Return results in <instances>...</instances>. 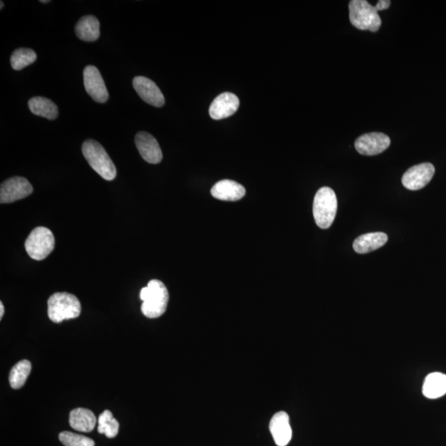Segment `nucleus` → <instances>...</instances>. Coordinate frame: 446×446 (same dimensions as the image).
Segmentation results:
<instances>
[{
    "mask_svg": "<svg viewBox=\"0 0 446 446\" xmlns=\"http://www.w3.org/2000/svg\"><path fill=\"white\" fill-rule=\"evenodd\" d=\"M143 301L142 311L148 319H157L165 314L168 299V292L163 282L152 280L140 292Z\"/></svg>",
    "mask_w": 446,
    "mask_h": 446,
    "instance_id": "nucleus-1",
    "label": "nucleus"
},
{
    "mask_svg": "<svg viewBox=\"0 0 446 446\" xmlns=\"http://www.w3.org/2000/svg\"><path fill=\"white\" fill-rule=\"evenodd\" d=\"M82 153L88 165L104 180L112 181L116 178V166L101 144L89 139L83 143Z\"/></svg>",
    "mask_w": 446,
    "mask_h": 446,
    "instance_id": "nucleus-2",
    "label": "nucleus"
},
{
    "mask_svg": "<svg viewBox=\"0 0 446 446\" xmlns=\"http://www.w3.org/2000/svg\"><path fill=\"white\" fill-rule=\"evenodd\" d=\"M47 305L49 319L55 324L77 319L81 315V302L76 296L69 292H56L49 297Z\"/></svg>",
    "mask_w": 446,
    "mask_h": 446,
    "instance_id": "nucleus-3",
    "label": "nucleus"
},
{
    "mask_svg": "<svg viewBox=\"0 0 446 446\" xmlns=\"http://www.w3.org/2000/svg\"><path fill=\"white\" fill-rule=\"evenodd\" d=\"M312 212L317 226L321 229L329 228L335 220L337 212V198L334 190L329 187L321 188L316 193Z\"/></svg>",
    "mask_w": 446,
    "mask_h": 446,
    "instance_id": "nucleus-4",
    "label": "nucleus"
},
{
    "mask_svg": "<svg viewBox=\"0 0 446 446\" xmlns=\"http://www.w3.org/2000/svg\"><path fill=\"white\" fill-rule=\"evenodd\" d=\"M349 13L350 23L356 28L373 33L379 31L382 20L378 10L366 0H351Z\"/></svg>",
    "mask_w": 446,
    "mask_h": 446,
    "instance_id": "nucleus-5",
    "label": "nucleus"
},
{
    "mask_svg": "<svg viewBox=\"0 0 446 446\" xmlns=\"http://www.w3.org/2000/svg\"><path fill=\"white\" fill-rule=\"evenodd\" d=\"M54 247L53 233L44 227L34 228L25 241V249L28 256L35 261L46 259L54 250Z\"/></svg>",
    "mask_w": 446,
    "mask_h": 446,
    "instance_id": "nucleus-6",
    "label": "nucleus"
},
{
    "mask_svg": "<svg viewBox=\"0 0 446 446\" xmlns=\"http://www.w3.org/2000/svg\"><path fill=\"white\" fill-rule=\"evenodd\" d=\"M33 188L26 178L14 176L0 186V202L11 203L31 195Z\"/></svg>",
    "mask_w": 446,
    "mask_h": 446,
    "instance_id": "nucleus-7",
    "label": "nucleus"
},
{
    "mask_svg": "<svg viewBox=\"0 0 446 446\" xmlns=\"http://www.w3.org/2000/svg\"><path fill=\"white\" fill-rule=\"evenodd\" d=\"M433 164L423 163L408 168L401 178L403 185L409 190H419L428 185L434 176Z\"/></svg>",
    "mask_w": 446,
    "mask_h": 446,
    "instance_id": "nucleus-8",
    "label": "nucleus"
},
{
    "mask_svg": "<svg viewBox=\"0 0 446 446\" xmlns=\"http://www.w3.org/2000/svg\"><path fill=\"white\" fill-rule=\"evenodd\" d=\"M390 144V138L386 134L370 132L357 138L355 147L361 155L376 156L386 151L389 147Z\"/></svg>",
    "mask_w": 446,
    "mask_h": 446,
    "instance_id": "nucleus-9",
    "label": "nucleus"
},
{
    "mask_svg": "<svg viewBox=\"0 0 446 446\" xmlns=\"http://www.w3.org/2000/svg\"><path fill=\"white\" fill-rule=\"evenodd\" d=\"M84 88L94 101L103 103L108 99V92L105 83L98 69L93 66H88L84 69Z\"/></svg>",
    "mask_w": 446,
    "mask_h": 446,
    "instance_id": "nucleus-10",
    "label": "nucleus"
},
{
    "mask_svg": "<svg viewBox=\"0 0 446 446\" xmlns=\"http://www.w3.org/2000/svg\"><path fill=\"white\" fill-rule=\"evenodd\" d=\"M133 87L142 101L155 107H162L165 104V98L160 88L151 79L144 76L133 79Z\"/></svg>",
    "mask_w": 446,
    "mask_h": 446,
    "instance_id": "nucleus-11",
    "label": "nucleus"
},
{
    "mask_svg": "<svg viewBox=\"0 0 446 446\" xmlns=\"http://www.w3.org/2000/svg\"><path fill=\"white\" fill-rule=\"evenodd\" d=\"M135 143L139 153L147 162L159 164L162 161L163 154L156 139L146 132H138Z\"/></svg>",
    "mask_w": 446,
    "mask_h": 446,
    "instance_id": "nucleus-12",
    "label": "nucleus"
},
{
    "mask_svg": "<svg viewBox=\"0 0 446 446\" xmlns=\"http://www.w3.org/2000/svg\"><path fill=\"white\" fill-rule=\"evenodd\" d=\"M239 98L234 93L226 92L218 96L210 108V115L215 120H221L234 114L239 108Z\"/></svg>",
    "mask_w": 446,
    "mask_h": 446,
    "instance_id": "nucleus-13",
    "label": "nucleus"
},
{
    "mask_svg": "<svg viewBox=\"0 0 446 446\" xmlns=\"http://www.w3.org/2000/svg\"><path fill=\"white\" fill-rule=\"evenodd\" d=\"M270 430L278 446H286L292 439L290 416L285 411H279L273 416Z\"/></svg>",
    "mask_w": 446,
    "mask_h": 446,
    "instance_id": "nucleus-14",
    "label": "nucleus"
},
{
    "mask_svg": "<svg viewBox=\"0 0 446 446\" xmlns=\"http://www.w3.org/2000/svg\"><path fill=\"white\" fill-rule=\"evenodd\" d=\"M211 195L217 200L234 202L246 195V188L236 181L223 180L212 188Z\"/></svg>",
    "mask_w": 446,
    "mask_h": 446,
    "instance_id": "nucleus-15",
    "label": "nucleus"
},
{
    "mask_svg": "<svg viewBox=\"0 0 446 446\" xmlns=\"http://www.w3.org/2000/svg\"><path fill=\"white\" fill-rule=\"evenodd\" d=\"M388 241V236L384 232H370L357 237L353 243L355 252L366 254L379 249Z\"/></svg>",
    "mask_w": 446,
    "mask_h": 446,
    "instance_id": "nucleus-16",
    "label": "nucleus"
},
{
    "mask_svg": "<svg viewBox=\"0 0 446 446\" xmlns=\"http://www.w3.org/2000/svg\"><path fill=\"white\" fill-rule=\"evenodd\" d=\"M97 423L96 416L92 411L86 408H76L69 413V425L74 430L81 433H91Z\"/></svg>",
    "mask_w": 446,
    "mask_h": 446,
    "instance_id": "nucleus-17",
    "label": "nucleus"
},
{
    "mask_svg": "<svg viewBox=\"0 0 446 446\" xmlns=\"http://www.w3.org/2000/svg\"><path fill=\"white\" fill-rule=\"evenodd\" d=\"M101 23L92 15L82 17L76 26V36L84 42H96L101 36Z\"/></svg>",
    "mask_w": 446,
    "mask_h": 446,
    "instance_id": "nucleus-18",
    "label": "nucleus"
},
{
    "mask_svg": "<svg viewBox=\"0 0 446 446\" xmlns=\"http://www.w3.org/2000/svg\"><path fill=\"white\" fill-rule=\"evenodd\" d=\"M423 393L425 398L439 399L446 394V374L435 372L426 376Z\"/></svg>",
    "mask_w": 446,
    "mask_h": 446,
    "instance_id": "nucleus-19",
    "label": "nucleus"
},
{
    "mask_svg": "<svg viewBox=\"0 0 446 446\" xmlns=\"http://www.w3.org/2000/svg\"><path fill=\"white\" fill-rule=\"evenodd\" d=\"M28 107L35 115L54 120L58 116V108L49 98L44 97H33L28 101Z\"/></svg>",
    "mask_w": 446,
    "mask_h": 446,
    "instance_id": "nucleus-20",
    "label": "nucleus"
},
{
    "mask_svg": "<svg viewBox=\"0 0 446 446\" xmlns=\"http://www.w3.org/2000/svg\"><path fill=\"white\" fill-rule=\"evenodd\" d=\"M31 362L23 360L13 367L9 374V384L13 389H21L31 373Z\"/></svg>",
    "mask_w": 446,
    "mask_h": 446,
    "instance_id": "nucleus-21",
    "label": "nucleus"
},
{
    "mask_svg": "<svg viewBox=\"0 0 446 446\" xmlns=\"http://www.w3.org/2000/svg\"><path fill=\"white\" fill-rule=\"evenodd\" d=\"M38 58L36 52L29 48H18L13 52L10 63L15 71H21L25 67L30 66Z\"/></svg>",
    "mask_w": 446,
    "mask_h": 446,
    "instance_id": "nucleus-22",
    "label": "nucleus"
},
{
    "mask_svg": "<svg viewBox=\"0 0 446 446\" xmlns=\"http://www.w3.org/2000/svg\"><path fill=\"white\" fill-rule=\"evenodd\" d=\"M119 423L113 418V413L109 410L103 411L98 419V433L105 435L108 438H116L118 434Z\"/></svg>",
    "mask_w": 446,
    "mask_h": 446,
    "instance_id": "nucleus-23",
    "label": "nucleus"
},
{
    "mask_svg": "<svg viewBox=\"0 0 446 446\" xmlns=\"http://www.w3.org/2000/svg\"><path fill=\"white\" fill-rule=\"evenodd\" d=\"M59 440L64 446H94V441L87 438V436L71 433V431H63L59 433Z\"/></svg>",
    "mask_w": 446,
    "mask_h": 446,
    "instance_id": "nucleus-24",
    "label": "nucleus"
},
{
    "mask_svg": "<svg viewBox=\"0 0 446 446\" xmlns=\"http://www.w3.org/2000/svg\"><path fill=\"white\" fill-rule=\"evenodd\" d=\"M391 1L389 0H379L378 4H376V9L378 10V12L380 10H385L390 7Z\"/></svg>",
    "mask_w": 446,
    "mask_h": 446,
    "instance_id": "nucleus-25",
    "label": "nucleus"
},
{
    "mask_svg": "<svg viewBox=\"0 0 446 446\" xmlns=\"http://www.w3.org/2000/svg\"><path fill=\"white\" fill-rule=\"evenodd\" d=\"M4 314V307L2 302H0V319H3Z\"/></svg>",
    "mask_w": 446,
    "mask_h": 446,
    "instance_id": "nucleus-26",
    "label": "nucleus"
},
{
    "mask_svg": "<svg viewBox=\"0 0 446 446\" xmlns=\"http://www.w3.org/2000/svg\"><path fill=\"white\" fill-rule=\"evenodd\" d=\"M40 2L43 3V4L50 3L49 0H46V1H45V0H41V1Z\"/></svg>",
    "mask_w": 446,
    "mask_h": 446,
    "instance_id": "nucleus-27",
    "label": "nucleus"
},
{
    "mask_svg": "<svg viewBox=\"0 0 446 446\" xmlns=\"http://www.w3.org/2000/svg\"><path fill=\"white\" fill-rule=\"evenodd\" d=\"M0 4H0V6H1V9H2L3 7L4 6V2L1 1V2H0Z\"/></svg>",
    "mask_w": 446,
    "mask_h": 446,
    "instance_id": "nucleus-28",
    "label": "nucleus"
}]
</instances>
